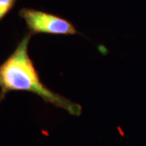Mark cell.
Returning <instances> with one entry per match:
<instances>
[{
    "label": "cell",
    "mask_w": 146,
    "mask_h": 146,
    "mask_svg": "<svg viewBox=\"0 0 146 146\" xmlns=\"http://www.w3.org/2000/svg\"><path fill=\"white\" fill-rule=\"evenodd\" d=\"M32 36L30 33L25 34L13 53L0 64V102L11 91H29L42 98L46 103L65 110L71 115L80 116L82 110L80 105L54 93L42 82L28 52Z\"/></svg>",
    "instance_id": "6da1fadb"
},
{
    "label": "cell",
    "mask_w": 146,
    "mask_h": 146,
    "mask_svg": "<svg viewBox=\"0 0 146 146\" xmlns=\"http://www.w3.org/2000/svg\"><path fill=\"white\" fill-rule=\"evenodd\" d=\"M19 16L24 19L32 35L47 33L54 35H76V28L71 21L63 17L33 8H22Z\"/></svg>",
    "instance_id": "7a4b0ae2"
},
{
    "label": "cell",
    "mask_w": 146,
    "mask_h": 146,
    "mask_svg": "<svg viewBox=\"0 0 146 146\" xmlns=\"http://www.w3.org/2000/svg\"><path fill=\"white\" fill-rule=\"evenodd\" d=\"M16 0H0V22L13 9Z\"/></svg>",
    "instance_id": "3957f363"
}]
</instances>
